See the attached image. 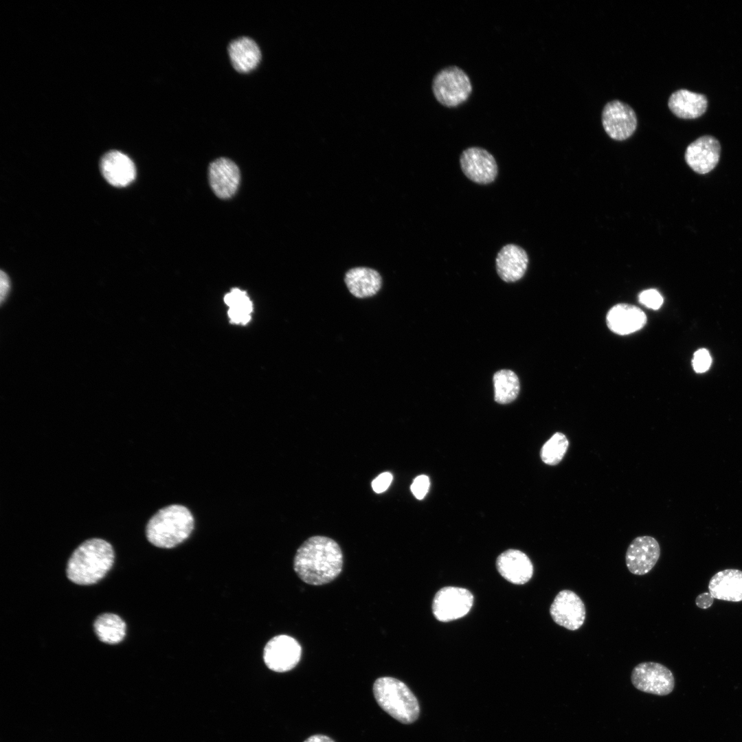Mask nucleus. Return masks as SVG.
<instances>
[{"mask_svg":"<svg viewBox=\"0 0 742 742\" xmlns=\"http://www.w3.org/2000/svg\"><path fill=\"white\" fill-rule=\"evenodd\" d=\"M343 554L333 539L314 536L306 539L297 549L293 569L306 583L322 585L333 581L341 572Z\"/></svg>","mask_w":742,"mask_h":742,"instance_id":"obj_1","label":"nucleus"},{"mask_svg":"<svg viewBox=\"0 0 742 742\" xmlns=\"http://www.w3.org/2000/svg\"><path fill=\"white\" fill-rule=\"evenodd\" d=\"M114 558L113 548L106 541L98 538L86 540L73 552L67 561V578L81 585L96 583L110 570Z\"/></svg>","mask_w":742,"mask_h":742,"instance_id":"obj_2","label":"nucleus"},{"mask_svg":"<svg viewBox=\"0 0 742 742\" xmlns=\"http://www.w3.org/2000/svg\"><path fill=\"white\" fill-rule=\"evenodd\" d=\"M194 525V517L188 508L172 504L161 508L149 519L146 536L155 546L172 548L188 538Z\"/></svg>","mask_w":742,"mask_h":742,"instance_id":"obj_3","label":"nucleus"},{"mask_svg":"<svg viewBox=\"0 0 742 742\" xmlns=\"http://www.w3.org/2000/svg\"><path fill=\"white\" fill-rule=\"evenodd\" d=\"M373 693L378 705L399 722L410 724L418 719V701L401 680L392 677H379L373 684Z\"/></svg>","mask_w":742,"mask_h":742,"instance_id":"obj_4","label":"nucleus"},{"mask_svg":"<svg viewBox=\"0 0 742 742\" xmlns=\"http://www.w3.org/2000/svg\"><path fill=\"white\" fill-rule=\"evenodd\" d=\"M432 90L436 100L447 106H456L466 100L472 91L467 74L458 66L452 65L438 71L432 81Z\"/></svg>","mask_w":742,"mask_h":742,"instance_id":"obj_5","label":"nucleus"},{"mask_svg":"<svg viewBox=\"0 0 742 742\" xmlns=\"http://www.w3.org/2000/svg\"><path fill=\"white\" fill-rule=\"evenodd\" d=\"M633 686L644 693L665 696L675 687L672 672L665 666L653 662H642L636 665L631 675Z\"/></svg>","mask_w":742,"mask_h":742,"instance_id":"obj_6","label":"nucleus"},{"mask_svg":"<svg viewBox=\"0 0 742 742\" xmlns=\"http://www.w3.org/2000/svg\"><path fill=\"white\" fill-rule=\"evenodd\" d=\"M473 603V596L469 590L458 587H445L436 592L432 603V611L438 620L451 621L466 615Z\"/></svg>","mask_w":742,"mask_h":742,"instance_id":"obj_7","label":"nucleus"},{"mask_svg":"<svg viewBox=\"0 0 742 742\" xmlns=\"http://www.w3.org/2000/svg\"><path fill=\"white\" fill-rule=\"evenodd\" d=\"M460 164L464 175L480 185L493 183L498 174L495 157L481 147L472 146L464 150L460 157Z\"/></svg>","mask_w":742,"mask_h":742,"instance_id":"obj_8","label":"nucleus"},{"mask_svg":"<svg viewBox=\"0 0 742 742\" xmlns=\"http://www.w3.org/2000/svg\"><path fill=\"white\" fill-rule=\"evenodd\" d=\"M301 654V646L295 639L289 636L279 635L267 643L263 658L269 669L282 673L295 667Z\"/></svg>","mask_w":742,"mask_h":742,"instance_id":"obj_9","label":"nucleus"},{"mask_svg":"<svg viewBox=\"0 0 742 742\" xmlns=\"http://www.w3.org/2000/svg\"><path fill=\"white\" fill-rule=\"evenodd\" d=\"M555 623L570 631L578 629L585 619V607L581 598L569 589L560 591L550 607Z\"/></svg>","mask_w":742,"mask_h":742,"instance_id":"obj_10","label":"nucleus"},{"mask_svg":"<svg viewBox=\"0 0 742 742\" xmlns=\"http://www.w3.org/2000/svg\"><path fill=\"white\" fill-rule=\"evenodd\" d=\"M602 124L611 138L622 141L629 138L636 131L637 117L630 106L619 100H613L603 110Z\"/></svg>","mask_w":742,"mask_h":742,"instance_id":"obj_11","label":"nucleus"},{"mask_svg":"<svg viewBox=\"0 0 742 742\" xmlns=\"http://www.w3.org/2000/svg\"><path fill=\"white\" fill-rule=\"evenodd\" d=\"M660 548L657 541L650 536L635 538L629 544L625 555L629 571L636 575L649 572L657 562Z\"/></svg>","mask_w":742,"mask_h":742,"instance_id":"obj_12","label":"nucleus"},{"mask_svg":"<svg viewBox=\"0 0 742 742\" xmlns=\"http://www.w3.org/2000/svg\"><path fill=\"white\" fill-rule=\"evenodd\" d=\"M721 146L712 136L699 137L688 145L685 153L687 164L695 172L706 174L713 170L720 158Z\"/></svg>","mask_w":742,"mask_h":742,"instance_id":"obj_13","label":"nucleus"},{"mask_svg":"<svg viewBox=\"0 0 742 742\" xmlns=\"http://www.w3.org/2000/svg\"><path fill=\"white\" fill-rule=\"evenodd\" d=\"M209 180L214 192L221 199L232 197L240 183V174L237 165L227 158L212 161L209 167Z\"/></svg>","mask_w":742,"mask_h":742,"instance_id":"obj_14","label":"nucleus"},{"mask_svg":"<svg viewBox=\"0 0 742 742\" xmlns=\"http://www.w3.org/2000/svg\"><path fill=\"white\" fill-rule=\"evenodd\" d=\"M529 259L526 251L515 244H507L498 251L495 268L499 277L506 282H515L526 272Z\"/></svg>","mask_w":742,"mask_h":742,"instance_id":"obj_15","label":"nucleus"},{"mask_svg":"<svg viewBox=\"0 0 742 742\" xmlns=\"http://www.w3.org/2000/svg\"><path fill=\"white\" fill-rule=\"evenodd\" d=\"M496 567L502 577L510 583L522 585L528 582L533 574V565L523 552L509 549L496 560Z\"/></svg>","mask_w":742,"mask_h":742,"instance_id":"obj_16","label":"nucleus"},{"mask_svg":"<svg viewBox=\"0 0 742 742\" xmlns=\"http://www.w3.org/2000/svg\"><path fill=\"white\" fill-rule=\"evenodd\" d=\"M100 170L104 179L111 185L117 187L129 185L136 176L133 161L117 150L109 151L102 157Z\"/></svg>","mask_w":742,"mask_h":742,"instance_id":"obj_17","label":"nucleus"},{"mask_svg":"<svg viewBox=\"0 0 742 742\" xmlns=\"http://www.w3.org/2000/svg\"><path fill=\"white\" fill-rule=\"evenodd\" d=\"M606 321L607 326L612 332L625 335L643 328L647 322V316L640 308L634 305L618 304L608 311Z\"/></svg>","mask_w":742,"mask_h":742,"instance_id":"obj_18","label":"nucleus"},{"mask_svg":"<svg viewBox=\"0 0 742 742\" xmlns=\"http://www.w3.org/2000/svg\"><path fill=\"white\" fill-rule=\"evenodd\" d=\"M708 589L714 598L742 601V571L728 569L718 572L710 578Z\"/></svg>","mask_w":742,"mask_h":742,"instance_id":"obj_19","label":"nucleus"},{"mask_svg":"<svg viewBox=\"0 0 742 742\" xmlns=\"http://www.w3.org/2000/svg\"><path fill=\"white\" fill-rule=\"evenodd\" d=\"M227 51L233 67L241 73L254 69L261 59L258 45L253 39L246 36L232 41Z\"/></svg>","mask_w":742,"mask_h":742,"instance_id":"obj_20","label":"nucleus"},{"mask_svg":"<svg viewBox=\"0 0 742 742\" xmlns=\"http://www.w3.org/2000/svg\"><path fill=\"white\" fill-rule=\"evenodd\" d=\"M344 281L349 291L359 298L374 295L382 284L381 277L376 270L362 267L348 271Z\"/></svg>","mask_w":742,"mask_h":742,"instance_id":"obj_21","label":"nucleus"},{"mask_svg":"<svg viewBox=\"0 0 742 742\" xmlns=\"http://www.w3.org/2000/svg\"><path fill=\"white\" fill-rule=\"evenodd\" d=\"M668 107L673 114L682 119H695L702 115L708 106L705 95L679 89L672 93Z\"/></svg>","mask_w":742,"mask_h":742,"instance_id":"obj_22","label":"nucleus"},{"mask_svg":"<svg viewBox=\"0 0 742 742\" xmlns=\"http://www.w3.org/2000/svg\"><path fill=\"white\" fill-rule=\"evenodd\" d=\"M93 628L99 640L106 644H117L126 636L124 621L119 616L111 613L98 616L93 623Z\"/></svg>","mask_w":742,"mask_h":742,"instance_id":"obj_23","label":"nucleus"},{"mask_svg":"<svg viewBox=\"0 0 742 742\" xmlns=\"http://www.w3.org/2000/svg\"><path fill=\"white\" fill-rule=\"evenodd\" d=\"M495 401L499 404L513 402L518 396L520 386L517 374L510 370H501L493 375Z\"/></svg>","mask_w":742,"mask_h":742,"instance_id":"obj_24","label":"nucleus"},{"mask_svg":"<svg viewBox=\"0 0 742 742\" xmlns=\"http://www.w3.org/2000/svg\"><path fill=\"white\" fill-rule=\"evenodd\" d=\"M569 442L565 434L556 432L548 440L541 449V458L548 465L558 464L567 452Z\"/></svg>","mask_w":742,"mask_h":742,"instance_id":"obj_25","label":"nucleus"},{"mask_svg":"<svg viewBox=\"0 0 742 742\" xmlns=\"http://www.w3.org/2000/svg\"><path fill=\"white\" fill-rule=\"evenodd\" d=\"M224 300L229 309L247 315L252 312V302L243 291L234 289L225 295Z\"/></svg>","mask_w":742,"mask_h":742,"instance_id":"obj_26","label":"nucleus"},{"mask_svg":"<svg viewBox=\"0 0 742 742\" xmlns=\"http://www.w3.org/2000/svg\"><path fill=\"white\" fill-rule=\"evenodd\" d=\"M638 300L642 305L653 310L659 309L664 302L662 295L654 289L642 291L639 294Z\"/></svg>","mask_w":742,"mask_h":742,"instance_id":"obj_27","label":"nucleus"},{"mask_svg":"<svg viewBox=\"0 0 742 742\" xmlns=\"http://www.w3.org/2000/svg\"><path fill=\"white\" fill-rule=\"evenodd\" d=\"M711 362V357L706 349L701 348L694 353L692 364L696 372L703 373L706 372L709 369Z\"/></svg>","mask_w":742,"mask_h":742,"instance_id":"obj_28","label":"nucleus"},{"mask_svg":"<svg viewBox=\"0 0 742 742\" xmlns=\"http://www.w3.org/2000/svg\"><path fill=\"white\" fill-rule=\"evenodd\" d=\"M429 486V477L425 475H420L414 480L410 488L416 499H422L427 493Z\"/></svg>","mask_w":742,"mask_h":742,"instance_id":"obj_29","label":"nucleus"},{"mask_svg":"<svg viewBox=\"0 0 742 742\" xmlns=\"http://www.w3.org/2000/svg\"><path fill=\"white\" fill-rule=\"evenodd\" d=\"M392 480V475L389 472H384L378 475L372 482V487L374 492L381 493L385 491L390 485Z\"/></svg>","mask_w":742,"mask_h":742,"instance_id":"obj_30","label":"nucleus"},{"mask_svg":"<svg viewBox=\"0 0 742 742\" xmlns=\"http://www.w3.org/2000/svg\"><path fill=\"white\" fill-rule=\"evenodd\" d=\"M0 297L1 304L5 300L10 289V282L8 275L3 271L0 274Z\"/></svg>","mask_w":742,"mask_h":742,"instance_id":"obj_31","label":"nucleus"},{"mask_svg":"<svg viewBox=\"0 0 742 742\" xmlns=\"http://www.w3.org/2000/svg\"><path fill=\"white\" fill-rule=\"evenodd\" d=\"M713 601V596L709 592H706L699 594L696 598L695 603L699 608L707 609L712 605Z\"/></svg>","mask_w":742,"mask_h":742,"instance_id":"obj_32","label":"nucleus"},{"mask_svg":"<svg viewBox=\"0 0 742 742\" xmlns=\"http://www.w3.org/2000/svg\"><path fill=\"white\" fill-rule=\"evenodd\" d=\"M304 742H335L331 738L324 734H314L307 738Z\"/></svg>","mask_w":742,"mask_h":742,"instance_id":"obj_33","label":"nucleus"}]
</instances>
